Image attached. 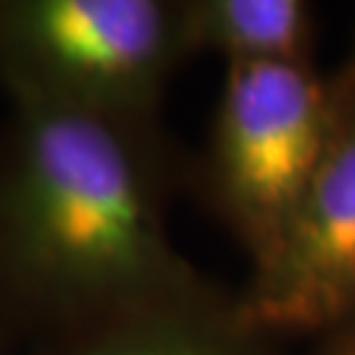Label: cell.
I'll return each instance as SVG.
<instances>
[{"instance_id": "cell-1", "label": "cell", "mask_w": 355, "mask_h": 355, "mask_svg": "<svg viewBox=\"0 0 355 355\" xmlns=\"http://www.w3.org/2000/svg\"><path fill=\"white\" fill-rule=\"evenodd\" d=\"M158 121L11 103L0 132V327L32 343L218 287L168 234Z\"/></svg>"}, {"instance_id": "cell-2", "label": "cell", "mask_w": 355, "mask_h": 355, "mask_svg": "<svg viewBox=\"0 0 355 355\" xmlns=\"http://www.w3.org/2000/svg\"><path fill=\"white\" fill-rule=\"evenodd\" d=\"M192 55L184 0H0V85L11 103L158 121Z\"/></svg>"}, {"instance_id": "cell-3", "label": "cell", "mask_w": 355, "mask_h": 355, "mask_svg": "<svg viewBox=\"0 0 355 355\" xmlns=\"http://www.w3.org/2000/svg\"><path fill=\"white\" fill-rule=\"evenodd\" d=\"M329 74L313 64L227 66L203 158L205 198L261 266L279 248L327 142Z\"/></svg>"}, {"instance_id": "cell-4", "label": "cell", "mask_w": 355, "mask_h": 355, "mask_svg": "<svg viewBox=\"0 0 355 355\" xmlns=\"http://www.w3.org/2000/svg\"><path fill=\"white\" fill-rule=\"evenodd\" d=\"M331 108L316 171L279 248L234 297L245 327L271 340L355 329V51L329 74Z\"/></svg>"}, {"instance_id": "cell-5", "label": "cell", "mask_w": 355, "mask_h": 355, "mask_svg": "<svg viewBox=\"0 0 355 355\" xmlns=\"http://www.w3.org/2000/svg\"><path fill=\"white\" fill-rule=\"evenodd\" d=\"M29 355H279L274 340L245 327L224 292L187 305L66 331L32 345Z\"/></svg>"}, {"instance_id": "cell-6", "label": "cell", "mask_w": 355, "mask_h": 355, "mask_svg": "<svg viewBox=\"0 0 355 355\" xmlns=\"http://www.w3.org/2000/svg\"><path fill=\"white\" fill-rule=\"evenodd\" d=\"M192 53L227 66L313 64L316 13L303 0H184Z\"/></svg>"}, {"instance_id": "cell-7", "label": "cell", "mask_w": 355, "mask_h": 355, "mask_svg": "<svg viewBox=\"0 0 355 355\" xmlns=\"http://www.w3.org/2000/svg\"><path fill=\"white\" fill-rule=\"evenodd\" d=\"M324 355H355V329L347 331V334L334 337L329 345V350Z\"/></svg>"}, {"instance_id": "cell-8", "label": "cell", "mask_w": 355, "mask_h": 355, "mask_svg": "<svg viewBox=\"0 0 355 355\" xmlns=\"http://www.w3.org/2000/svg\"><path fill=\"white\" fill-rule=\"evenodd\" d=\"M16 337H13L11 331H6L0 327V355H29V353H19V347H16Z\"/></svg>"}]
</instances>
